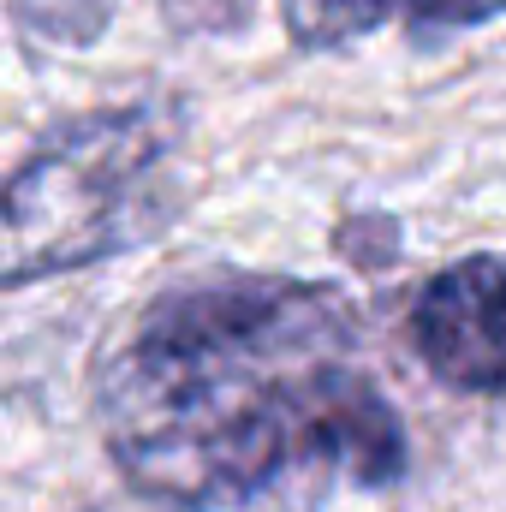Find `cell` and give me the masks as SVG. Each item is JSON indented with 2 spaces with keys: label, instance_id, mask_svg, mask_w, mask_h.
Instances as JSON below:
<instances>
[{
  "label": "cell",
  "instance_id": "3957f363",
  "mask_svg": "<svg viewBox=\"0 0 506 512\" xmlns=\"http://www.w3.org/2000/svg\"><path fill=\"white\" fill-rule=\"evenodd\" d=\"M405 334L435 382L477 399H506V262L465 256L441 268L417 292Z\"/></svg>",
  "mask_w": 506,
  "mask_h": 512
},
{
  "label": "cell",
  "instance_id": "5b68a950",
  "mask_svg": "<svg viewBox=\"0 0 506 512\" xmlns=\"http://www.w3.org/2000/svg\"><path fill=\"white\" fill-rule=\"evenodd\" d=\"M399 12H411L417 24H435V30H453V24H483L506 12V0H405Z\"/></svg>",
  "mask_w": 506,
  "mask_h": 512
},
{
  "label": "cell",
  "instance_id": "7a4b0ae2",
  "mask_svg": "<svg viewBox=\"0 0 506 512\" xmlns=\"http://www.w3.org/2000/svg\"><path fill=\"white\" fill-rule=\"evenodd\" d=\"M161 155L167 137L149 108L90 114L42 137L6 185V286L137 245Z\"/></svg>",
  "mask_w": 506,
  "mask_h": 512
},
{
  "label": "cell",
  "instance_id": "6da1fadb",
  "mask_svg": "<svg viewBox=\"0 0 506 512\" xmlns=\"http://www.w3.org/2000/svg\"><path fill=\"white\" fill-rule=\"evenodd\" d=\"M340 292L233 274L155 298L96 376L114 471L155 507L215 512L286 465H334L387 489L405 423L358 364Z\"/></svg>",
  "mask_w": 506,
  "mask_h": 512
},
{
  "label": "cell",
  "instance_id": "277c9868",
  "mask_svg": "<svg viewBox=\"0 0 506 512\" xmlns=\"http://www.w3.org/2000/svg\"><path fill=\"white\" fill-rule=\"evenodd\" d=\"M393 6H405V0H280V18L298 48H340V42L376 30Z\"/></svg>",
  "mask_w": 506,
  "mask_h": 512
}]
</instances>
